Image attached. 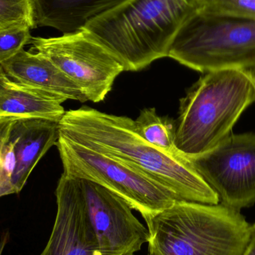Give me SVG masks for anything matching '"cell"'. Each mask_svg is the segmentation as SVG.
<instances>
[{
	"mask_svg": "<svg viewBox=\"0 0 255 255\" xmlns=\"http://www.w3.org/2000/svg\"><path fill=\"white\" fill-rule=\"evenodd\" d=\"M59 135L100 151L152 178L181 200L217 205L216 192L196 172L186 156L164 152L136 131L133 120L89 107L66 112Z\"/></svg>",
	"mask_w": 255,
	"mask_h": 255,
	"instance_id": "obj_1",
	"label": "cell"
},
{
	"mask_svg": "<svg viewBox=\"0 0 255 255\" xmlns=\"http://www.w3.org/2000/svg\"><path fill=\"white\" fill-rule=\"evenodd\" d=\"M196 0H126L82 30L114 54L125 71H139L168 57Z\"/></svg>",
	"mask_w": 255,
	"mask_h": 255,
	"instance_id": "obj_2",
	"label": "cell"
},
{
	"mask_svg": "<svg viewBox=\"0 0 255 255\" xmlns=\"http://www.w3.org/2000/svg\"><path fill=\"white\" fill-rule=\"evenodd\" d=\"M255 102L248 70L224 69L203 73L180 100L175 144L186 157L199 155L232 133Z\"/></svg>",
	"mask_w": 255,
	"mask_h": 255,
	"instance_id": "obj_3",
	"label": "cell"
},
{
	"mask_svg": "<svg viewBox=\"0 0 255 255\" xmlns=\"http://www.w3.org/2000/svg\"><path fill=\"white\" fill-rule=\"evenodd\" d=\"M142 218L151 255H242L250 238L245 217L221 203L180 200Z\"/></svg>",
	"mask_w": 255,
	"mask_h": 255,
	"instance_id": "obj_4",
	"label": "cell"
},
{
	"mask_svg": "<svg viewBox=\"0 0 255 255\" xmlns=\"http://www.w3.org/2000/svg\"><path fill=\"white\" fill-rule=\"evenodd\" d=\"M168 57L202 73L255 67V20L194 9Z\"/></svg>",
	"mask_w": 255,
	"mask_h": 255,
	"instance_id": "obj_5",
	"label": "cell"
},
{
	"mask_svg": "<svg viewBox=\"0 0 255 255\" xmlns=\"http://www.w3.org/2000/svg\"><path fill=\"white\" fill-rule=\"evenodd\" d=\"M56 145L64 175L106 187L127 201L142 217L154 215L181 200L167 187L100 151L60 135Z\"/></svg>",
	"mask_w": 255,
	"mask_h": 255,
	"instance_id": "obj_6",
	"label": "cell"
},
{
	"mask_svg": "<svg viewBox=\"0 0 255 255\" xmlns=\"http://www.w3.org/2000/svg\"><path fill=\"white\" fill-rule=\"evenodd\" d=\"M30 44L31 51L50 60L93 103L103 101L125 71L112 52L83 30L49 38L32 37Z\"/></svg>",
	"mask_w": 255,
	"mask_h": 255,
	"instance_id": "obj_7",
	"label": "cell"
},
{
	"mask_svg": "<svg viewBox=\"0 0 255 255\" xmlns=\"http://www.w3.org/2000/svg\"><path fill=\"white\" fill-rule=\"evenodd\" d=\"M220 203L241 211L255 204V133H231L209 151L187 157Z\"/></svg>",
	"mask_w": 255,
	"mask_h": 255,
	"instance_id": "obj_8",
	"label": "cell"
},
{
	"mask_svg": "<svg viewBox=\"0 0 255 255\" xmlns=\"http://www.w3.org/2000/svg\"><path fill=\"white\" fill-rule=\"evenodd\" d=\"M76 180L100 255H134L140 251L149 241V232L133 215L127 201L97 183Z\"/></svg>",
	"mask_w": 255,
	"mask_h": 255,
	"instance_id": "obj_9",
	"label": "cell"
},
{
	"mask_svg": "<svg viewBox=\"0 0 255 255\" xmlns=\"http://www.w3.org/2000/svg\"><path fill=\"white\" fill-rule=\"evenodd\" d=\"M55 196V223L49 241L40 255H100L77 180L62 174Z\"/></svg>",
	"mask_w": 255,
	"mask_h": 255,
	"instance_id": "obj_10",
	"label": "cell"
},
{
	"mask_svg": "<svg viewBox=\"0 0 255 255\" xmlns=\"http://www.w3.org/2000/svg\"><path fill=\"white\" fill-rule=\"evenodd\" d=\"M10 130L14 136L15 168L12 176L13 194L19 193L39 160L56 145L59 121L37 118H16Z\"/></svg>",
	"mask_w": 255,
	"mask_h": 255,
	"instance_id": "obj_11",
	"label": "cell"
},
{
	"mask_svg": "<svg viewBox=\"0 0 255 255\" xmlns=\"http://www.w3.org/2000/svg\"><path fill=\"white\" fill-rule=\"evenodd\" d=\"M1 66L7 77L18 83L60 96L66 100L88 101L73 81L38 52L22 49Z\"/></svg>",
	"mask_w": 255,
	"mask_h": 255,
	"instance_id": "obj_12",
	"label": "cell"
},
{
	"mask_svg": "<svg viewBox=\"0 0 255 255\" xmlns=\"http://www.w3.org/2000/svg\"><path fill=\"white\" fill-rule=\"evenodd\" d=\"M126 0H31L34 23L63 34L80 31L91 19Z\"/></svg>",
	"mask_w": 255,
	"mask_h": 255,
	"instance_id": "obj_13",
	"label": "cell"
},
{
	"mask_svg": "<svg viewBox=\"0 0 255 255\" xmlns=\"http://www.w3.org/2000/svg\"><path fill=\"white\" fill-rule=\"evenodd\" d=\"M60 96L11 80L0 97V118H37L60 121L65 114Z\"/></svg>",
	"mask_w": 255,
	"mask_h": 255,
	"instance_id": "obj_14",
	"label": "cell"
},
{
	"mask_svg": "<svg viewBox=\"0 0 255 255\" xmlns=\"http://www.w3.org/2000/svg\"><path fill=\"white\" fill-rule=\"evenodd\" d=\"M133 124L139 136L156 148L168 154H181L175 144V122L170 118L159 116L154 109H145Z\"/></svg>",
	"mask_w": 255,
	"mask_h": 255,
	"instance_id": "obj_15",
	"label": "cell"
},
{
	"mask_svg": "<svg viewBox=\"0 0 255 255\" xmlns=\"http://www.w3.org/2000/svg\"><path fill=\"white\" fill-rule=\"evenodd\" d=\"M16 26L36 28L31 0H0V30Z\"/></svg>",
	"mask_w": 255,
	"mask_h": 255,
	"instance_id": "obj_16",
	"label": "cell"
},
{
	"mask_svg": "<svg viewBox=\"0 0 255 255\" xmlns=\"http://www.w3.org/2000/svg\"><path fill=\"white\" fill-rule=\"evenodd\" d=\"M196 7L255 20V0H196Z\"/></svg>",
	"mask_w": 255,
	"mask_h": 255,
	"instance_id": "obj_17",
	"label": "cell"
},
{
	"mask_svg": "<svg viewBox=\"0 0 255 255\" xmlns=\"http://www.w3.org/2000/svg\"><path fill=\"white\" fill-rule=\"evenodd\" d=\"M31 28L16 26L0 30V65L13 58L24 46L30 44Z\"/></svg>",
	"mask_w": 255,
	"mask_h": 255,
	"instance_id": "obj_18",
	"label": "cell"
},
{
	"mask_svg": "<svg viewBox=\"0 0 255 255\" xmlns=\"http://www.w3.org/2000/svg\"><path fill=\"white\" fill-rule=\"evenodd\" d=\"M14 168V136L10 129L0 152V198L13 194L12 176Z\"/></svg>",
	"mask_w": 255,
	"mask_h": 255,
	"instance_id": "obj_19",
	"label": "cell"
},
{
	"mask_svg": "<svg viewBox=\"0 0 255 255\" xmlns=\"http://www.w3.org/2000/svg\"><path fill=\"white\" fill-rule=\"evenodd\" d=\"M15 119L16 118H11V117L0 118V152L5 142L6 138L8 135L12 123Z\"/></svg>",
	"mask_w": 255,
	"mask_h": 255,
	"instance_id": "obj_20",
	"label": "cell"
},
{
	"mask_svg": "<svg viewBox=\"0 0 255 255\" xmlns=\"http://www.w3.org/2000/svg\"><path fill=\"white\" fill-rule=\"evenodd\" d=\"M242 255H255V223L250 225L248 244Z\"/></svg>",
	"mask_w": 255,
	"mask_h": 255,
	"instance_id": "obj_21",
	"label": "cell"
},
{
	"mask_svg": "<svg viewBox=\"0 0 255 255\" xmlns=\"http://www.w3.org/2000/svg\"><path fill=\"white\" fill-rule=\"evenodd\" d=\"M11 79L7 77L1 66L0 65V97L10 85Z\"/></svg>",
	"mask_w": 255,
	"mask_h": 255,
	"instance_id": "obj_22",
	"label": "cell"
},
{
	"mask_svg": "<svg viewBox=\"0 0 255 255\" xmlns=\"http://www.w3.org/2000/svg\"><path fill=\"white\" fill-rule=\"evenodd\" d=\"M9 239H10V234L8 232H4L1 234V237H0V255H4V252L7 247V244H8Z\"/></svg>",
	"mask_w": 255,
	"mask_h": 255,
	"instance_id": "obj_23",
	"label": "cell"
},
{
	"mask_svg": "<svg viewBox=\"0 0 255 255\" xmlns=\"http://www.w3.org/2000/svg\"><path fill=\"white\" fill-rule=\"evenodd\" d=\"M248 70L249 73H250V77H251L252 81H253V84L255 88V67L253 68L250 69Z\"/></svg>",
	"mask_w": 255,
	"mask_h": 255,
	"instance_id": "obj_24",
	"label": "cell"
},
{
	"mask_svg": "<svg viewBox=\"0 0 255 255\" xmlns=\"http://www.w3.org/2000/svg\"><path fill=\"white\" fill-rule=\"evenodd\" d=\"M148 255H150V254H148Z\"/></svg>",
	"mask_w": 255,
	"mask_h": 255,
	"instance_id": "obj_25",
	"label": "cell"
}]
</instances>
